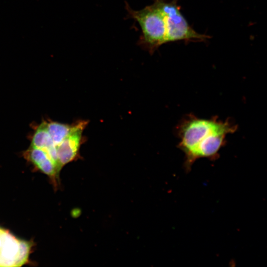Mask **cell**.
<instances>
[{
    "label": "cell",
    "mask_w": 267,
    "mask_h": 267,
    "mask_svg": "<svg viewBox=\"0 0 267 267\" xmlns=\"http://www.w3.org/2000/svg\"><path fill=\"white\" fill-rule=\"evenodd\" d=\"M2 229L0 228V247H1V241H2L1 234H2Z\"/></svg>",
    "instance_id": "cell-10"
},
{
    "label": "cell",
    "mask_w": 267,
    "mask_h": 267,
    "mask_svg": "<svg viewBox=\"0 0 267 267\" xmlns=\"http://www.w3.org/2000/svg\"><path fill=\"white\" fill-rule=\"evenodd\" d=\"M47 131L55 146L58 145L70 133L73 125L57 122L45 121Z\"/></svg>",
    "instance_id": "cell-8"
},
{
    "label": "cell",
    "mask_w": 267,
    "mask_h": 267,
    "mask_svg": "<svg viewBox=\"0 0 267 267\" xmlns=\"http://www.w3.org/2000/svg\"><path fill=\"white\" fill-rule=\"evenodd\" d=\"M161 10L166 27L165 43L205 41L210 37L196 32L180 12L178 0H155Z\"/></svg>",
    "instance_id": "cell-3"
},
{
    "label": "cell",
    "mask_w": 267,
    "mask_h": 267,
    "mask_svg": "<svg viewBox=\"0 0 267 267\" xmlns=\"http://www.w3.org/2000/svg\"><path fill=\"white\" fill-rule=\"evenodd\" d=\"M237 125L217 117L200 118L192 114L184 117L177 127L179 141L178 147L184 153L188 170L201 158L215 159L226 143V136L234 133Z\"/></svg>",
    "instance_id": "cell-1"
},
{
    "label": "cell",
    "mask_w": 267,
    "mask_h": 267,
    "mask_svg": "<svg viewBox=\"0 0 267 267\" xmlns=\"http://www.w3.org/2000/svg\"><path fill=\"white\" fill-rule=\"evenodd\" d=\"M31 247L29 242L19 240V248L15 267H20L26 263L28 260Z\"/></svg>",
    "instance_id": "cell-9"
},
{
    "label": "cell",
    "mask_w": 267,
    "mask_h": 267,
    "mask_svg": "<svg viewBox=\"0 0 267 267\" xmlns=\"http://www.w3.org/2000/svg\"><path fill=\"white\" fill-rule=\"evenodd\" d=\"M88 123V121L82 120L73 125L68 135L55 146L58 161L61 168L78 156L83 141V132Z\"/></svg>",
    "instance_id": "cell-4"
},
{
    "label": "cell",
    "mask_w": 267,
    "mask_h": 267,
    "mask_svg": "<svg viewBox=\"0 0 267 267\" xmlns=\"http://www.w3.org/2000/svg\"><path fill=\"white\" fill-rule=\"evenodd\" d=\"M129 17L139 25L141 35L138 44L150 53H153L160 46L166 44V27L164 17L157 3L146 6L139 10L132 9L126 3Z\"/></svg>",
    "instance_id": "cell-2"
},
{
    "label": "cell",
    "mask_w": 267,
    "mask_h": 267,
    "mask_svg": "<svg viewBox=\"0 0 267 267\" xmlns=\"http://www.w3.org/2000/svg\"><path fill=\"white\" fill-rule=\"evenodd\" d=\"M45 151L60 170L56 154V147L47 131L45 121H43L35 129L31 138V145Z\"/></svg>",
    "instance_id": "cell-6"
},
{
    "label": "cell",
    "mask_w": 267,
    "mask_h": 267,
    "mask_svg": "<svg viewBox=\"0 0 267 267\" xmlns=\"http://www.w3.org/2000/svg\"><path fill=\"white\" fill-rule=\"evenodd\" d=\"M0 249V267H15L19 248V240L2 229Z\"/></svg>",
    "instance_id": "cell-7"
},
{
    "label": "cell",
    "mask_w": 267,
    "mask_h": 267,
    "mask_svg": "<svg viewBox=\"0 0 267 267\" xmlns=\"http://www.w3.org/2000/svg\"><path fill=\"white\" fill-rule=\"evenodd\" d=\"M25 158L41 172L49 176L56 185L59 170L47 153L43 149L30 146L24 153Z\"/></svg>",
    "instance_id": "cell-5"
}]
</instances>
